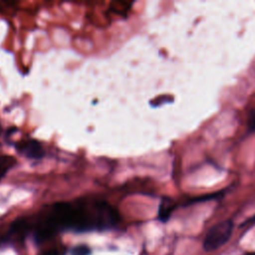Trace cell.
<instances>
[{
    "label": "cell",
    "instance_id": "9",
    "mask_svg": "<svg viewBox=\"0 0 255 255\" xmlns=\"http://www.w3.org/2000/svg\"><path fill=\"white\" fill-rule=\"evenodd\" d=\"M245 255H255V252H251V253H247Z\"/></svg>",
    "mask_w": 255,
    "mask_h": 255
},
{
    "label": "cell",
    "instance_id": "5",
    "mask_svg": "<svg viewBox=\"0 0 255 255\" xmlns=\"http://www.w3.org/2000/svg\"><path fill=\"white\" fill-rule=\"evenodd\" d=\"M16 163L17 161L15 157L8 154L0 155V180L5 177L8 171L11 170L16 165Z\"/></svg>",
    "mask_w": 255,
    "mask_h": 255
},
{
    "label": "cell",
    "instance_id": "7",
    "mask_svg": "<svg viewBox=\"0 0 255 255\" xmlns=\"http://www.w3.org/2000/svg\"><path fill=\"white\" fill-rule=\"evenodd\" d=\"M248 129L249 131H255V111H252L248 117Z\"/></svg>",
    "mask_w": 255,
    "mask_h": 255
},
{
    "label": "cell",
    "instance_id": "6",
    "mask_svg": "<svg viewBox=\"0 0 255 255\" xmlns=\"http://www.w3.org/2000/svg\"><path fill=\"white\" fill-rule=\"evenodd\" d=\"M91 254V249L89 246L80 244L72 248L71 250V255H90Z\"/></svg>",
    "mask_w": 255,
    "mask_h": 255
},
{
    "label": "cell",
    "instance_id": "3",
    "mask_svg": "<svg viewBox=\"0 0 255 255\" xmlns=\"http://www.w3.org/2000/svg\"><path fill=\"white\" fill-rule=\"evenodd\" d=\"M17 152L30 160H41L45 156V149L42 143L32 137L24 138L13 144Z\"/></svg>",
    "mask_w": 255,
    "mask_h": 255
},
{
    "label": "cell",
    "instance_id": "8",
    "mask_svg": "<svg viewBox=\"0 0 255 255\" xmlns=\"http://www.w3.org/2000/svg\"><path fill=\"white\" fill-rule=\"evenodd\" d=\"M65 253H66L65 248L59 247V248H55V249L49 251L46 255H65Z\"/></svg>",
    "mask_w": 255,
    "mask_h": 255
},
{
    "label": "cell",
    "instance_id": "2",
    "mask_svg": "<svg viewBox=\"0 0 255 255\" xmlns=\"http://www.w3.org/2000/svg\"><path fill=\"white\" fill-rule=\"evenodd\" d=\"M233 231V222L231 220L220 221L213 225L205 235L203 248L207 252L214 251L224 245L231 237Z\"/></svg>",
    "mask_w": 255,
    "mask_h": 255
},
{
    "label": "cell",
    "instance_id": "4",
    "mask_svg": "<svg viewBox=\"0 0 255 255\" xmlns=\"http://www.w3.org/2000/svg\"><path fill=\"white\" fill-rule=\"evenodd\" d=\"M174 208H175L174 201L168 197H163L158 207V219L161 222H166L169 219Z\"/></svg>",
    "mask_w": 255,
    "mask_h": 255
},
{
    "label": "cell",
    "instance_id": "1",
    "mask_svg": "<svg viewBox=\"0 0 255 255\" xmlns=\"http://www.w3.org/2000/svg\"><path fill=\"white\" fill-rule=\"evenodd\" d=\"M27 219L36 242L42 243L63 230L86 232L115 228L121 216L109 202L84 197L53 203L36 214L35 221Z\"/></svg>",
    "mask_w": 255,
    "mask_h": 255
},
{
    "label": "cell",
    "instance_id": "10",
    "mask_svg": "<svg viewBox=\"0 0 255 255\" xmlns=\"http://www.w3.org/2000/svg\"><path fill=\"white\" fill-rule=\"evenodd\" d=\"M251 221H252V222H254V223H255V216H254V217H253V218H252V219H251Z\"/></svg>",
    "mask_w": 255,
    "mask_h": 255
}]
</instances>
